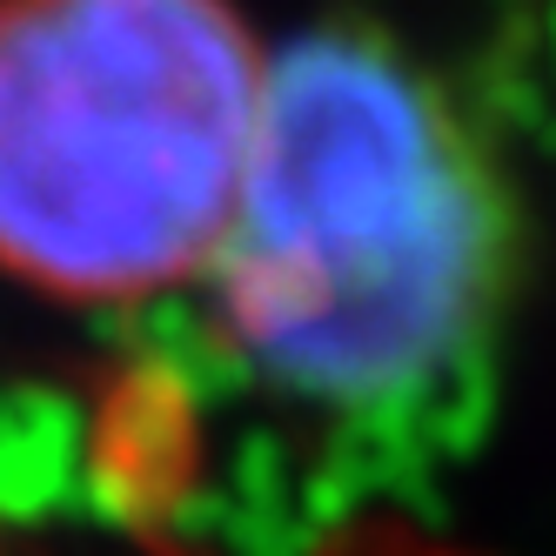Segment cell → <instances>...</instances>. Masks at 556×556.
<instances>
[{
  "label": "cell",
  "mask_w": 556,
  "mask_h": 556,
  "mask_svg": "<svg viewBox=\"0 0 556 556\" xmlns=\"http://www.w3.org/2000/svg\"><path fill=\"white\" fill-rule=\"evenodd\" d=\"M275 54L242 0H0V289L67 315L202 295Z\"/></svg>",
  "instance_id": "2"
},
{
  "label": "cell",
  "mask_w": 556,
  "mask_h": 556,
  "mask_svg": "<svg viewBox=\"0 0 556 556\" xmlns=\"http://www.w3.org/2000/svg\"><path fill=\"white\" fill-rule=\"evenodd\" d=\"M154 556H194V549H154ZM323 556H476V549H456V543H435L422 530H403V523H363L336 536Z\"/></svg>",
  "instance_id": "3"
},
{
  "label": "cell",
  "mask_w": 556,
  "mask_h": 556,
  "mask_svg": "<svg viewBox=\"0 0 556 556\" xmlns=\"http://www.w3.org/2000/svg\"><path fill=\"white\" fill-rule=\"evenodd\" d=\"M523 255L516 175L450 81L376 34H315L275 54L202 295L268 389L329 416H416L496 355Z\"/></svg>",
  "instance_id": "1"
}]
</instances>
